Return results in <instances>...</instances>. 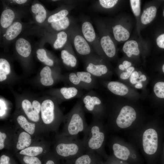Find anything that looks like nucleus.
Returning a JSON list of instances; mask_svg holds the SVG:
<instances>
[{
    "instance_id": "9d476101",
    "label": "nucleus",
    "mask_w": 164,
    "mask_h": 164,
    "mask_svg": "<svg viewBox=\"0 0 164 164\" xmlns=\"http://www.w3.org/2000/svg\"><path fill=\"white\" fill-rule=\"evenodd\" d=\"M85 69L95 77L101 78L108 71L107 67L101 63L99 57H89L87 59Z\"/></svg>"
},
{
    "instance_id": "4be33fe9",
    "label": "nucleus",
    "mask_w": 164,
    "mask_h": 164,
    "mask_svg": "<svg viewBox=\"0 0 164 164\" xmlns=\"http://www.w3.org/2000/svg\"><path fill=\"white\" fill-rule=\"evenodd\" d=\"M108 89L113 94L117 95L123 96L126 94L129 90L124 84L117 81H111L107 85Z\"/></svg>"
},
{
    "instance_id": "a19ab883",
    "label": "nucleus",
    "mask_w": 164,
    "mask_h": 164,
    "mask_svg": "<svg viewBox=\"0 0 164 164\" xmlns=\"http://www.w3.org/2000/svg\"><path fill=\"white\" fill-rule=\"evenodd\" d=\"M91 159L90 155L86 154L81 155L76 159L75 164H90Z\"/></svg>"
},
{
    "instance_id": "aec40b11",
    "label": "nucleus",
    "mask_w": 164,
    "mask_h": 164,
    "mask_svg": "<svg viewBox=\"0 0 164 164\" xmlns=\"http://www.w3.org/2000/svg\"><path fill=\"white\" fill-rule=\"evenodd\" d=\"M22 29L23 26L20 22H14L6 29L4 35L5 39L8 41L14 39L21 33Z\"/></svg>"
},
{
    "instance_id": "0eeeda50",
    "label": "nucleus",
    "mask_w": 164,
    "mask_h": 164,
    "mask_svg": "<svg viewBox=\"0 0 164 164\" xmlns=\"http://www.w3.org/2000/svg\"><path fill=\"white\" fill-rule=\"evenodd\" d=\"M15 125L36 137L44 133L42 127L36 123L29 120L20 111L16 112L14 116Z\"/></svg>"
},
{
    "instance_id": "7c9ffc66",
    "label": "nucleus",
    "mask_w": 164,
    "mask_h": 164,
    "mask_svg": "<svg viewBox=\"0 0 164 164\" xmlns=\"http://www.w3.org/2000/svg\"><path fill=\"white\" fill-rule=\"evenodd\" d=\"M70 23V19L67 16L61 20L50 24V28L53 30L60 32L68 28Z\"/></svg>"
},
{
    "instance_id": "6e6552de",
    "label": "nucleus",
    "mask_w": 164,
    "mask_h": 164,
    "mask_svg": "<svg viewBox=\"0 0 164 164\" xmlns=\"http://www.w3.org/2000/svg\"><path fill=\"white\" fill-rule=\"evenodd\" d=\"M50 147V143L40 136L36 138L33 143L30 146L16 154L42 157L51 151Z\"/></svg>"
},
{
    "instance_id": "423d86ee",
    "label": "nucleus",
    "mask_w": 164,
    "mask_h": 164,
    "mask_svg": "<svg viewBox=\"0 0 164 164\" xmlns=\"http://www.w3.org/2000/svg\"><path fill=\"white\" fill-rule=\"evenodd\" d=\"M14 127V136L12 150L15 154L31 145L38 136L33 137L15 125Z\"/></svg>"
},
{
    "instance_id": "1a4fd4ad",
    "label": "nucleus",
    "mask_w": 164,
    "mask_h": 164,
    "mask_svg": "<svg viewBox=\"0 0 164 164\" xmlns=\"http://www.w3.org/2000/svg\"><path fill=\"white\" fill-rule=\"evenodd\" d=\"M136 117V112L134 108L129 106H125L121 109L117 115L116 123L120 128H126L132 124Z\"/></svg>"
},
{
    "instance_id": "a18cd8bd",
    "label": "nucleus",
    "mask_w": 164,
    "mask_h": 164,
    "mask_svg": "<svg viewBox=\"0 0 164 164\" xmlns=\"http://www.w3.org/2000/svg\"><path fill=\"white\" fill-rule=\"evenodd\" d=\"M156 41L159 47L164 49V33L159 35L157 38Z\"/></svg>"
},
{
    "instance_id": "c9c22d12",
    "label": "nucleus",
    "mask_w": 164,
    "mask_h": 164,
    "mask_svg": "<svg viewBox=\"0 0 164 164\" xmlns=\"http://www.w3.org/2000/svg\"><path fill=\"white\" fill-rule=\"evenodd\" d=\"M59 159L51 151L43 157L44 164H58Z\"/></svg>"
},
{
    "instance_id": "5701e85b",
    "label": "nucleus",
    "mask_w": 164,
    "mask_h": 164,
    "mask_svg": "<svg viewBox=\"0 0 164 164\" xmlns=\"http://www.w3.org/2000/svg\"><path fill=\"white\" fill-rule=\"evenodd\" d=\"M112 149L114 156L118 159L123 160L128 159L130 152L125 146L118 143H115L112 145Z\"/></svg>"
},
{
    "instance_id": "f3484780",
    "label": "nucleus",
    "mask_w": 164,
    "mask_h": 164,
    "mask_svg": "<svg viewBox=\"0 0 164 164\" xmlns=\"http://www.w3.org/2000/svg\"><path fill=\"white\" fill-rule=\"evenodd\" d=\"M31 11L35 21L38 23H43L47 19V12L44 6L39 3L32 4L31 7Z\"/></svg>"
},
{
    "instance_id": "c756f323",
    "label": "nucleus",
    "mask_w": 164,
    "mask_h": 164,
    "mask_svg": "<svg viewBox=\"0 0 164 164\" xmlns=\"http://www.w3.org/2000/svg\"><path fill=\"white\" fill-rule=\"evenodd\" d=\"M61 56L63 63L67 66L72 68L75 67L76 66L77 61L76 57L68 51L62 50Z\"/></svg>"
},
{
    "instance_id": "dca6fc26",
    "label": "nucleus",
    "mask_w": 164,
    "mask_h": 164,
    "mask_svg": "<svg viewBox=\"0 0 164 164\" xmlns=\"http://www.w3.org/2000/svg\"><path fill=\"white\" fill-rule=\"evenodd\" d=\"M100 44L101 49L108 57H114L116 53L114 44L108 35H103L99 38Z\"/></svg>"
},
{
    "instance_id": "ddd939ff",
    "label": "nucleus",
    "mask_w": 164,
    "mask_h": 164,
    "mask_svg": "<svg viewBox=\"0 0 164 164\" xmlns=\"http://www.w3.org/2000/svg\"><path fill=\"white\" fill-rule=\"evenodd\" d=\"M20 108L21 111H19L29 120L37 123L42 127L40 115L34 110L32 103L30 101L27 99L23 100L20 104Z\"/></svg>"
},
{
    "instance_id": "603ef678",
    "label": "nucleus",
    "mask_w": 164,
    "mask_h": 164,
    "mask_svg": "<svg viewBox=\"0 0 164 164\" xmlns=\"http://www.w3.org/2000/svg\"><path fill=\"white\" fill-rule=\"evenodd\" d=\"M135 68L133 67H130L127 69V72L131 75L132 73L134 70Z\"/></svg>"
},
{
    "instance_id": "09e8293b",
    "label": "nucleus",
    "mask_w": 164,
    "mask_h": 164,
    "mask_svg": "<svg viewBox=\"0 0 164 164\" xmlns=\"http://www.w3.org/2000/svg\"><path fill=\"white\" fill-rule=\"evenodd\" d=\"M122 65L124 66L125 69H127L130 67L132 65V63L129 61L127 60H125L123 62Z\"/></svg>"
},
{
    "instance_id": "f257e3e1",
    "label": "nucleus",
    "mask_w": 164,
    "mask_h": 164,
    "mask_svg": "<svg viewBox=\"0 0 164 164\" xmlns=\"http://www.w3.org/2000/svg\"><path fill=\"white\" fill-rule=\"evenodd\" d=\"M84 108L81 99L75 104L70 111L64 117L61 131L57 133L56 138L77 137L80 132H84L88 125L84 116Z\"/></svg>"
},
{
    "instance_id": "f8f14e48",
    "label": "nucleus",
    "mask_w": 164,
    "mask_h": 164,
    "mask_svg": "<svg viewBox=\"0 0 164 164\" xmlns=\"http://www.w3.org/2000/svg\"><path fill=\"white\" fill-rule=\"evenodd\" d=\"M14 126L2 127L0 129V150H12L14 136Z\"/></svg>"
},
{
    "instance_id": "49530a36",
    "label": "nucleus",
    "mask_w": 164,
    "mask_h": 164,
    "mask_svg": "<svg viewBox=\"0 0 164 164\" xmlns=\"http://www.w3.org/2000/svg\"><path fill=\"white\" fill-rule=\"evenodd\" d=\"M130 76L127 72H123L120 75V77L121 79L126 80L128 79Z\"/></svg>"
},
{
    "instance_id": "58836bf2",
    "label": "nucleus",
    "mask_w": 164,
    "mask_h": 164,
    "mask_svg": "<svg viewBox=\"0 0 164 164\" xmlns=\"http://www.w3.org/2000/svg\"><path fill=\"white\" fill-rule=\"evenodd\" d=\"M69 79L74 87L80 89H82L81 83L76 73L72 72L70 73L69 75Z\"/></svg>"
},
{
    "instance_id": "9b49d317",
    "label": "nucleus",
    "mask_w": 164,
    "mask_h": 164,
    "mask_svg": "<svg viewBox=\"0 0 164 164\" xmlns=\"http://www.w3.org/2000/svg\"><path fill=\"white\" fill-rule=\"evenodd\" d=\"M158 135L153 128H149L144 132L142 137V145L145 152L152 155L156 151L158 148Z\"/></svg>"
},
{
    "instance_id": "8fccbe9b",
    "label": "nucleus",
    "mask_w": 164,
    "mask_h": 164,
    "mask_svg": "<svg viewBox=\"0 0 164 164\" xmlns=\"http://www.w3.org/2000/svg\"><path fill=\"white\" fill-rule=\"evenodd\" d=\"M138 79L139 80L138 81L142 82V81H145L146 80V77L145 75L142 74L139 77Z\"/></svg>"
},
{
    "instance_id": "cd10ccee",
    "label": "nucleus",
    "mask_w": 164,
    "mask_h": 164,
    "mask_svg": "<svg viewBox=\"0 0 164 164\" xmlns=\"http://www.w3.org/2000/svg\"><path fill=\"white\" fill-rule=\"evenodd\" d=\"M157 9L155 6H151L145 10L142 13L141 20L142 23L146 25L151 22L155 17Z\"/></svg>"
},
{
    "instance_id": "6ab92c4d",
    "label": "nucleus",
    "mask_w": 164,
    "mask_h": 164,
    "mask_svg": "<svg viewBox=\"0 0 164 164\" xmlns=\"http://www.w3.org/2000/svg\"><path fill=\"white\" fill-rule=\"evenodd\" d=\"M82 86V89H90L96 85L95 77L87 71H78L76 72Z\"/></svg>"
},
{
    "instance_id": "a878e982",
    "label": "nucleus",
    "mask_w": 164,
    "mask_h": 164,
    "mask_svg": "<svg viewBox=\"0 0 164 164\" xmlns=\"http://www.w3.org/2000/svg\"><path fill=\"white\" fill-rule=\"evenodd\" d=\"M40 75L41 77L40 81L43 85L50 86L53 84L54 80L52 76V71L49 66H45L42 69Z\"/></svg>"
},
{
    "instance_id": "f704fd0d",
    "label": "nucleus",
    "mask_w": 164,
    "mask_h": 164,
    "mask_svg": "<svg viewBox=\"0 0 164 164\" xmlns=\"http://www.w3.org/2000/svg\"><path fill=\"white\" fill-rule=\"evenodd\" d=\"M38 59L41 62L44 63L48 66H52L53 65V60L48 57L47 55L46 50L43 48H39L36 52Z\"/></svg>"
},
{
    "instance_id": "bb28decb",
    "label": "nucleus",
    "mask_w": 164,
    "mask_h": 164,
    "mask_svg": "<svg viewBox=\"0 0 164 164\" xmlns=\"http://www.w3.org/2000/svg\"><path fill=\"white\" fill-rule=\"evenodd\" d=\"M123 50L129 57H131L132 55L137 56L140 53L138 43L134 40L127 41L123 46Z\"/></svg>"
},
{
    "instance_id": "412c9836",
    "label": "nucleus",
    "mask_w": 164,
    "mask_h": 164,
    "mask_svg": "<svg viewBox=\"0 0 164 164\" xmlns=\"http://www.w3.org/2000/svg\"><path fill=\"white\" fill-rule=\"evenodd\" d=\"M14 11L9 8H5L2 12L0 19L1 27L6 29L13 22L15 17Z\"/></svg>"
},
{
    "instance_id": "c03bdc74",
    "label": "nucleus",
    "mask_w": 164,
    "mask_h": 164,
    "mask_svg": "<svg viewBox=\"0 0 164 164\" xmlns=\"http://www.w3.org/2000/svg\"><path fill=\"white\" fill-rule=\"evenodd\" d=\"M139 77L138 72L137 71H133L131 74L130 77V81L132 84H135L138 82L137 80Z\"/></svg>"
},
{
    "instance_id": "39448f33",
    "label": "nucleus",
    "mask_w": 164,
    "mask_h": 164,
    "mask_svg": "<svg viewBox=\"0 0 164 164\" xmlns=\"http://www.w3.org/2000/svg\"><path fill=\"white\" fill-rule=\"evenodd\" d=\"M81 100L84 110L92 114L93 118L101 119L103 104L98 95L91 91L85 95Z\"/></svg>"
},
{
    "instance_id": "4c0bfd02",
    "label": "nucleus",
    "mask_w": 164,
    "mask_h": 164,
    "mask_svg": "<svg viewBox=\"0 0 164 164\" xmlns=\"http://www.w3.org/2000/svg\"><path fill=\"white\" fill-rule=\"evenodd\" d=\"M153 91L155 95L158 97L164 98V82L156 83L154 86Z\"/></svg>"
},
{
    "instance_id": "3c124183",
    "label": "nucleus",
    "mask_w": 164,
    "mask_h": 164,
    "mask_svg": "<svg viewBox=\"0 0 164 164\" xmlns=\"http://www.w3.org/2000/svg\"><path fill=\"white\" fill-rule=\"evenodd\" d=\"M143 87L142 82L138 81V82L135 85V87L137 89H141Z\"/></svg>"
},
{
    "instance_id": "de8ad7c7",
    "label": "nucleus",
    "mask_w": 164,
    "mask_h": 164,
    "mask_svg": "<svg viewBox=\"0 0 164 164\" xmlns=\"http://www.w3.org/2000/svg\"><path fill=\"white\" fill-rule=\"evenodd\" d=\"M11 2L18 5H22L26 3L28 1L26 0H13Z\"/></svg>"
},
{
    "instance_id": "473e14b6",
    "label": "nucleus",
    "mask_w": 164,
    "mask_h": 164,
    "mask_svg": "<svg viewBox=\"0 0 164 164\" xmlns=\"http://www.w3.org/2000/svg\"><path fill=\"white\" fill-rule=\"evenodd\" d=\"M67 39L68 35L66 32L63 31L59 32L53 43V47L55 49L62 48L67 43Z\"/></svg>"
},
{
    "instance_id": "f03ea898",
    "label": "nucleus",
    "mask_w": 164,
    "mask_h": 164,
    "mask_svg": "<svg viewBox=\"0 0 164 164\" xmlns=\"http://www.w3.org/2000/svg\"><path fill=\"white\" fill-rule=\"evenodd\" d=\"M40 118L44 133L57 132L63 117L56 103L46 99L41 103Z\"/></svg>"
},
{
    "instance_id": "7ed1b4c3",
    "label": "nucleus",
    "mask_w": 164,
    "mask_h": 164,
    "mask_svg": "<svg viewBox=\"0 0 164 164\" xmlns=\"http://www.w3.org/2000/svg\"><path fill=\"white\" fill-rule=\"evenodd\" d=\"M86 150L83 139L76 137L56 138L52 151L59 158L65 159Z\"/></svg>"
},
{
    "instance_id": "2eb2a0df",
    "label": "nucleus",
    "mask_w": 164,
    "mask_h": 164,
    "mask_svg": "<svg viewBox=\"0 0 164 164\" xmlns=\"http://www.w3.org/2000/svg\"><path fill=\"white\" fill-rule=\"evenodd\" d=\"M73 39L75 49L79 54L86 56L91 53V50L90 45L83 35L76 33Z\"/></svg>"
},
{
    "instance_id": "72a5a7b5",
    "label": "nucleus",
    "mask_w": 164,
    "mask_h": 164,
    "mask_svg": "<svg viewBox=\"0 0 164 164\" xmlns=\"http://www.w3.org/2000/svg\"><path fill=\"white\" fill-rule=\"evenodd\" d=\"M69 13V11L66 9H62L58 12L50 15L46 19L49 23L61 20L66 17Z\"/></svg>"
},
{
    "instance_id": "5fc2aeb1",
    "label": "nucleus",
    "mask_w": 164,
    "mask_h": 164,
    "mask_svg": "<svg viewBox=\"0 0 164 164\" xmlns=\"http://www.w3.org/2000/svg\"><path fill=\"white\" fill-rule=\"evenodd\" d=\"M162 70L163 72L164 73V64H163L162 67Z\"/></svg>"
},
{
    "instance_id": "4468645a",
    "label": "nucleus",
    "mask_w": 164,
    "mask_h": 164,
    "mask_svg": "<svg viewBox=\"0 0 164 164\" xmlns=\"http://www.w3.org/2000/svg\"><path fill=\"white\" fill-rule=\"evenodd\" d=\"M81 31L82 35L89 43L94 47L96 46L97 47H99L100 45L99 38H97L94 29L90 22L85 21L83 22L81 26Z\"/></svg>"
},
{
    "instance_id": "ea45409f",
    "label": "nucleus",
    "mask_w": 164,
    "mask_h": 164,
    "mask_svg": "<svg viewBox=\"0 0 164 164\" xmlns=\"http://www.w3.org/2000/svg\"><path fill=\"white\" fill-rule=\"evenodd\" d=\"M130 1L133 13L136 16H139L141 11L140 0H131Z\"/></svg>"
},
{
    "instance_id": "a211bd4d",
    "label": "nucleus",
    "mask_w": 164,
    "mask_h": 164,
    "mask_svg": "<svg viewBox=\"0 0 164 164\" xmlns=\"http://www.w3.org/2000/svg\"><path fill=\"white\" fill-rule=\"evenodd\" d=\"M15 48L17 53L24 58L29 57L31 52L32 47L30 42L23 38H20L16 41Z\"/></svg>"
},
{
    "instance_id": "c85d7f7f",
    "label": "nucleus",
    "mask_w": 164,
    "mask_h": 164,
    "mask_svg": "<svg viewBox=\"0 0 164 164\" xmlns=\"http://www.w3.org/2000/svg\"><path fill=\"white\" fill-rule=\"evenodd\" d=\"M21 164H44L43 157L32 156L15 154Z\"/></svg>"
},
{
    "instance_id": "864d4df0",
    "label": "nucleus",
    "mask_w": 164,
    "mask_h": 164,
    "mask_svg": "<svg viewBox=\"0 0 164 164\" xmlns=\"http://www.w3.org/2000/svg\"><path fill=\"white\" fill-rule=\"evenodd\" d=\"M118 68L119 69L122 70H124L125 69L124 66L122 65V64H120L118 66Z\"/></svg>"
},
{
    "instance_id": "20e7f679",
    "label": "nucleus",
    "mask_w": 164,
    "mask_h": 164,
    "mask_svg": "<svg viewBox=\"0 0 164 164\" xmlns=\"http://www.w3.org/2000/svg\"><path fill=\"white\" fill-rule=\"evenodd\" d=\"M101 119L93 118L84 133L83 140L87 150L99 151L102 148L105 138Z\"/></svg>"
},
{
    "instance_id": "6e6d98bb",
    "label": "nucleus",
    "mask_w": 164,
    "mask_h": 164,
    "mask_svg": "<svg viewBox=\"0 0 164 164\" xmlns=\"http://www.w3.org/2000/svg\"><path fill=\"white\" fill-rule=\"evenodd\" d=\"M163 16L164 17V9L163 11Z\"/></svg>"
},
{
    "instance_id": "e433bc0d",
    "label": "nucleus",
    "mask_w": 164,
    "mask_h": 164,
    "mask_svg": "<svg viewBox=\"0 0 164 164\" xmlns=\"http://www.w3.org/2000/svg\"><path fill=\"white\" fill-rule=\"evenodd\" d=\"M0 164H18V163L11 154L8 152H4L0 155Z\"/></svg>"
},
{
    "instance_id": "393cba45",
    "label": "nucleus",
    "mask_w": 164,
    "mask_h": 164,
    "mask_svg": "<svg viewBox=\"0 0 164 164\" xmlns=\"http://www.w3.org/2000/svg\"><path fill=\"white\" fill-rule=\"evenodd\" d=\"M79 89L74 86L63 87L60 89L59 92L64 99L68 100L79 97L81 94Z\"/></svg>"
},
{
    "instance_id": "b1692460",
    "label": "nucleus",
    "mask_w": 164,
    "mask_h": 164,
    "mask_svg": "<svg viewBox=\"0 0 164 164\" xmlns=\"http://www.w3.org/2000/svg\"><path fill=\"white\" fill-rule=\"evenodd\" d=\"M112 29L114 37L117 41H125L129 37V32L122 26L116 25L113 27Z\"/></svg>"
},
{
    "instance_id": "79ce46f5",
    "label": "nucleus",
    "mask_w": 164,
    "mask_h": 164,
    "mask_svg": "<svg viewBox=\"0 0 164 164\" xmlns=\"http://www.w3.org/2000/svg\"><path fill=\"white\" fill-rule=\"evenodd\" d=\"M117 0H100L99 4L103 8L105 9H110L114 7L117 3Z\"/></svg>"
},
{
    "instance_id": "37998d69",
    "label": "nucleus",
    "mask_w": 164,
    "mask_h": 164,
    "mask_svg": "<svg viewBox=\"0 0 164 164\" xmlns=\"http://www.w3.org/2000/svg\"><path fill=\"white\" fill-rule=\"evenodd\" d=\"M32 103L34 110L40 115L41 110V103L36 100L32 101Z\"/></svg>"
},
{
    "instance_id": "2f4dec72",
    "label": "nucleus",
    "mask_w": 164,
    "mask_h": 164,
    "mask_svg": "<svg viewBox=\"0 0 164 164\" xmlns=\"http://www.w3.org/2000/svg\"><path fill=\"white\" fill-rule=\"evenodd\" d=\"M11 72V67L9 62L5 59H0V81L5 80L7 75Z\"/></svg>"
}]
</instances>
